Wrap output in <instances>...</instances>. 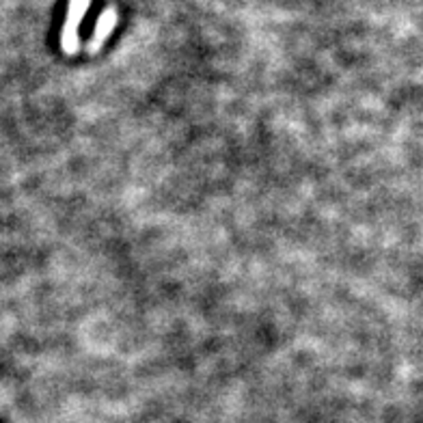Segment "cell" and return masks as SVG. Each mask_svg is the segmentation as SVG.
Here are the masks:
<instances>
[{"mask_svg": "<svg viewBox=\"0 0 423 423\" xmlns=\"http://www.w3.org/2000/svg\"><path fill=\"white\" fill-rule=\"evenodd\" d=\"M89 3L91 0H70V7H68V17H65V24L61 31V48L65 54H76L80 48V35L78 29L84 20V13L89 9Z\"/></svg>", "mask_w": 423, "mask_h": 423, "instance_id": "cell-1", "label": "cell"}, {"mask_svg": "<svg viewBox=\"0 0 423 423\" xmlns=\"http://www.w3.org/2000/svg\"><path fill=\"white\" fill-rule=\"evenodd\" d=\"M117 20H119L117 9L108 7V9L102 11V15H100V20H98V24H95V31H93L91 39H89V46H86L89 52H98V50L104 46V41L108 39V35L113 33V29H115Z\"/></svg>", "mask_w": 423, "mask_h": 423, "instance_id": "cell-2", "label": "cell"}]
</instances>
